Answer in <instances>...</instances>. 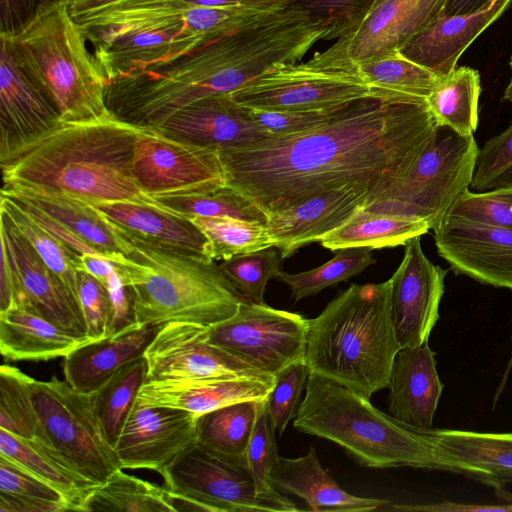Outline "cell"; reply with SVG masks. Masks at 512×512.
Here are the masks:
<instances>
[{"label": "cell", "instance_id": "1", "mask_svg": "<svg viewBox=\"0 0 512 512\" xmlns=\"http://www.w3.org/2000/svg\"><path fill=\"white\" fill-rule=\"evenodd\" d=\"M436 126L426 98L372 88L316 128L219 155L226 185L267 216L347 185L370 189L375 203L405 179Z\"/></svg>", "mask_w": 512, "mask_h": 512}, {"label": "cell", "instance_id": "2", "mask_svg": "<svg viewBox=\"0 0 512 512\" xmlns=\"http://www.w3.org/2000/svg\"><path fill=\"white\" fill-rule=\"evenodd\" d=\"M139 127L113 114L59 121L37 140L0 160L3 185L20 184L66 193L89 204L132 201L163 208L133 175Z\"/></svg>", "mask_w": 512, "mask_h": 512}, {"label": "cell", "instance_id": "3", "mask_svg": "<svg viewBox=\"0 0 512 512\" xmlns=\"http://www.w3.org/2000/svg\"><path fill=\"white\" fill-rule=\"evenodd\" d=\"M391 279L352 284L309 319L304 362L309 373L370 399L388 387L401 348L391 318Z\"/></svg>", "mask_w": 512, "mask_h": 512}, {"label": "cell", "instance_id": "4", "mask_svg": "<svg viewBox=\"0 0 512 512\" xmlns=\"http://www.w3.org/2000/svg\"><path fill=\"white\" fill-rule=\"evenodd\" d=\"M293 426L299 432L336 443L370 468L414 467L471 477L425 433L375 408L370 399L314 373Z\"/></svg>", "mask_w": 512, "mask_h": 512}, {"label": "cell", "instance_id": "5", "mask_svg": "<svg viewBox=\"0 0 512 512\" xmlns=\"http://www.w3.org/2000/svg\"><path fill=\"white\" fill-rule=\"evenodd\" d=\"M4 34L18 66L57 110L60 121L103 117L106 79L67 2L44 0L16 34Z\"/></svg>", "mask_w": 512, "mask_h": 512}, {"label": "cell", "instance_id": "6", "mask_svg": "<svg viewBox=\"0 0 512 512\" xmlns=\"http://www.w3.org/2000/svg\"><path fill=\"white\" fill-rule=\"evenodd\" d=\"M78 25L92 45L106 84L211 39L209 8L176 0H121Z\"/></svg>", "mask_w": 512, "mask_h": 512}, {"label": "cell", "instance_id": "7", "mask_svg": "<svg viewBox=\"0 0 512 512\" xmlns=\"http://www.w3.org/2000/svg\"><path fill=\"white\" fill-rule=\"evenodd\" d=\"M127 235L140 252L122 273L136 322L212 326L236 313L243 298L214 260Z\"/></svg>", "mask_w": 512, "mask_h": 512}, {"label": "cell", "instance_id": "8", "mask_svg": "<svg viewBox=\"0 0 512 512\" xmlns=\"http://www.w3.org/2000/svg\"><path fill=\"white\" fill-rule=\"evenodd\" d=\"M479 148L474 135L436 126L405 179L368 210L425 220L434 230L458 197L469 189Z\"/></svg>", "mask_w": 512, "mask_h": 512}, {"label": "cell", "instance_id": "9", "mask_svg": "<svg viewBox=\"0 0 512 512\" xmlns=\"http://www.w3.org/2000/svg\"><path fill=\"white\" fill-rule=\"evenodd\" d=\"M165 489L177 511L294 512L281 492L261 495L246 464L211 451L197 441L163 471Z\"/></svg>", "mask_w": 512, "mask_h": 512}, {"label": "cell", "instance_id": "10", "mask_svg": "<svg viewBox=\"0 0 512 512\" xmlns=\"http://www.w3.org/2000/svg\"><path fill=\"white\" fill-rule=\"evenodd\" d=\"M31 394L40 430L35 442L99 485L122 469L96 417L90 394L55 376L49 381L33 379Z\"/></svg>", "mask_w": 512, "mask_h": 512}, {"label": "cell", "instance_id": "11", "mask_svg": "<svg viewBox=\"0 0 512 512\" xmlns=\"http://www.w3.org/2000/svg\"><path fill=\"white\" fill-rule=\"evenodd\" d=\"M371 91L357 64L322 51L306 62L274 69L230 96L252 109L315 110L348 103Z\"/></svg>", "mask_w": 512, "mask_h": 512}, {"label": "cell", "instance_id": "12", "mask_svg": "<svg viewBox=\"0 0 512 512\" xmlns=\"http://www.w3.org/2000/svg\"><path fill=\"white\" fill-rule=\"evenodd\" d=\"M309 319L267 304L241 301L230 318L209 327V341L263 372L276 376L304 361Z\"/></svg>", "mask_w": 512, "mask_h": 512}, {"label": "cell", "instance_id": "13", "mask_svg": "<svg viewBox=\"0 0 512 512\" xmlns=\"http://www.w3.org/2000/svg\"><path fill=\"white\" fill-rule=\"evenodd\" d=\"M209 327L192 322L162 324L144 353L147 382L255 379L274 383V376L212 344Z\"/></svg>", "mask_w": 512, "mask_h": 512}, {"label": "cell", "instance_id": "14", "mask_svg": "<svg viewBox=\"0 0 512 512\" xmlns=\"http://www.w3.org/2000/svg\"><path fill=\"white\" fill-rule=\"evenodd\" d=\"M133 175L139 188L152 198L210 191L226 185L218 151L151 128L138 129Z\"/></svg>", "mask_w": 512, "mask_h": 512}, {"label": "cell", "instance_id": "15", "mask_svg": "<svg viewBox=\"0 0 512 512\" xmlns=\"http://www.w3.org/2000/svg\"><path fill=\"white\" fill-rule=\"evenodd\" d=\"M446 273L426 257L421 236L405 244L403 259L390 278L391 318L401 348L428 343L440 317Z\"/></svg>", "mask_w": 512, "mask_h": 512}, {"label": "cell", "instance_id": "16", "mask_svg": "<svg viewBox=\"0 0 512 512\" xmlns=\"http://www.w3.org/2000/svg\"><path fill=\"white\" fill-rule=\"evenodd\" d=\"M0 243L8 251L22 289L21 309L43 317L70 336L90 340L78 300L2 212Z\"/></svg>", "mask_w": 512, "mask_h": 512}, {"label": "cell", "instance_id": "17", "mask_svg": "<svg viewBox=\"0 0 512 512\" xmlns=\"http://www.w3.org/2000/svg\"><path fill=\"white\" fill-rule=\"evenodd\" d=\"M433 232L438 255L456 275L512 290V231L447 215Z\"/></svg>", "mask_w": 512, "mask_h": 512}, {"label": "cell", "instance_id": "18", "mask_svg": "<svg viewBox=\"0 0 512 512\" xmlns=\"http://www.w3.org/2000/svg\"><path fill=\"white\" fill-rule=\"evenodd\" d=\"M198 415L135 403L114 447L122 469L163 471L197 441Z\"/></svg>", "mask_w": 512, "mask_h": 512}, {"label": "cell", "instance_id": "19", "mask_svg": "<svg viewBox=\"0 0 512 512\" xmlns=\"http://www.w3.org/2000/svg\"><path fill=\"white\" fill-rule=\"evenodd\" d=\"M447 0H382L352 33L324 52L359 64L399 51L443 10Z\"/></svg>", "mask_w": 512, "mask_h": 512}, {"label": "cell", "instance_id": "20", "mask_svg": "<svg viewBox=\"0 0 512 512\" xmlns=\"http://www.w3.org/2000/svg\"><path fill=\"white\" fill-rule=\"evenodd\" d=\"M1 195L27 204L68 228L122 269L139 262L130 237L93 205L66 193L20 184L3 185Z\"/></svg>", "mask_w": 512, "mask_h": 512}, {"label": "cell", "instance_id": "21", "mask_svg": "<svg viewBox=\"0 0 512 512\" xmlns=\"http://www.w3.org/2000/svg\"><path fill=\"white\" fill-rule=\"evenodd\" d=\"M59 121L57 110L18 66L7 37L0 34V160Z\"/></svg>", "mask_w": 512, "mask_h": 512}, {"label": "cell", "instance_id": "22", "mask_svg": "<svg viewBox=\"0 0 512 512\" xmlns=\"http://www.w3.org/2000/svg\"><path fill=\"white\" fill-rule=\"evenodd\" d=\"M373 191L347 185L326 191L267 216L266 227L281 258L343 225L356 211L374 201Z\"/></svg>", "mask_w": 512, "mask_h": 512}, {"label": "cell", "instance_id": "23", "mask_svg": "<svg viewBox=\"0 0 512 512\" xmlns=\"http://www.w3.org/2000/svg\"><path fill=\"white\" fill-rule=\"evenodd\" d=\"M157 130L218 152L271 136L251 118L249 108L237 103L230 94L198 100L172 115Z\"/></svg>", "mask_w": 512, "mask_h": 512}, {"label": "cell", "instance_id": "24", "mask_svg": "<svg viewBox=\"0 0 512 512\" xmlns=\"http://www.w3.org/2000/svg\"><path fill=\"white\" fill-rule=\"evenodd\" d=\"M512 0H493L471 13L442 12L399 52L440 77L448 75L469 45L510 6Z\"/></svg>", "mask_w": 512, "mask_h": 512}, {"label": "cell", "instance_id": "25", "mask_svg": "<svg viewBox=\"0 0 512 512\" xmlns=\"http://www.w3.org/2000/svg\"><path fill=\"white\" fill-rule=\"evenodd\" d=\"M443 387L428 343L400 348L388 382L389 413L409 426L432 428Z\"/></svg>", "mask_w": 512, "mask_h": 512}, {"label": "cell", "instance_id": "26", "mask_svg": "<svg viewBox=\"0 0 512 512\" xmlns=\"http://www.w3.org/2000/svg\"><path fill=\"white\" fill-rule=\"evenodd\" d=\"M161 326L135 322L78 345L64 357L65 380L81 393L95 392L121 366L144 356Z\"/></svg>", "mask_w": 512, "mask_h": 512}, {"label": "cell", "instance_id": "27", "mask_svg": "<svg viewBox=\"0 0 512 512\" xmlns=\"http://www.w3.org/2000/svg\"><path fill=\"white\" fill-rule=\"evenodd\" d=\"M271 481L276 490L303 499L309 510L315 512L385 510L391 503L346 492L322 467L313 446L304 456H279L271 473Z\"/></svg>", "mask_w": 512, "mask_h": 512}, {"label": "cell", "instance_id": "28", "mask_svg": "<svg viewBox=\"0 0 512 512\" xmlns=\"http://www.w3.org/2000/svg\"><path fill=\"white\" fill-rule=\"evenodd\" d=\"M91 205L136 239L211 259L208 239L189 218L132 201H106Z\"/></svg>", "mask_w": 512, "mask_h": 512}, {"label": "cell", "instance_id": "29", "mask_svg": "<svg viewBox=\"0 0 512 512\" xmlns=\"http://www.w3.org/2000/svg\"><path fill=\"white\" fill-rule=\"evenodd\" d=\"M273 386L255 379L150 381L142 386L136 404L172 407L200 416L239 402L266 400Z\"/></svg>", "mask_w": 512, "mask_h": 512}, {"label": "cell", "instance_id": "30", "mask_svg": "<svg viewBox=\"0 0 512 512\" xmlns=\"http://www.w3.org/2000/svg\"><path fill=\"white\" fill-rule=\"evenodd\" d=\"M428 437L477 479L498 491L512 482V432L425 429Z\"/></svg>", "mask_w": 512, "mask_h": 512}, {"label": "cell", "instance_id": "31", "mask_svg": "<svg viewBox=\"0 0 512 512\" xmlns=\"http://www.w3.org/2000/svg\"><path fill=\"white\" fill-rule=\"evenodd\" d=\"M84 342L30 311L13 308L0 312V352L7 360L64 358Z\"/></svg>", "mask_w": 512, "mask_h": 512}, {"label": "cell", "instance_id": "32", "mask_svg": "<svg viewBox=\"0 0 512 512\" xmlns=\"http://www.w3.org/2000/svg\"><path fill=\"white\" fill-rule=\"evenodd\" d=\"M0 456L45 481L66 499L71 511H84L86 501L99 486L51 450L33 440L0 429Z\"/></svg>", "mask_w": 512, "mask_h": 512}, {"label": "cell", "instance_id": "33", "mask_svg": "<svg viewBox=\"0 0 512 512\" xmlns=\"http://www.w3.org/2000/svg\"><path fill=\"white\" fill-rule=\"evenodd\" d=\"M429 230L428 223L423 219L375 212L363 207L319 242L332 251L346 247H396Z\"/></svg>", "mask_w": 512, "mask_h": 512}, {"label": "cell", "instance_id": "34", "mask_svg": "<svg viewBox=\"0 0 512 512\" xmlns=\"http://www.w3.org/2000/svg\"><path fill=\"white\" fill-rule=\"evenodd\" d=\"M480 94L479 72L462 66L441 77L426 100L438 126L470 136L478 126Z\"/></svg>", "mask_w": 512, "mask_h": 512}, {"label": "cell", "instance_id": "35", "mask_svg": "<svg viewBox=\"0 0 512 512\" xmlns=\"http://www.w3.org/2000/svg\"><path fill=\"white\" fill-rule=\"evenodd\" d=\"M144 356L121 366L90 394L91 403L108 442L115 447L142 386L147 382Z\"/></svg>", "mask_w": 512, "mask_h": 512}, {"label": "cell", "instance_id": "36", "mask_svg": "<svg viewBox=\"0 0 512 512\" xmlns=\"http://www.w3.org/2000/svg\"><path fill=\"white\" fill-rule=\"evenodd\" d=\"M257 402H239L200 415L197 442L247 465L246 450L254 428Z\"/></svg>", "mask_w": 512, "mask_h": 512}, {"label": "cell", "instance_id": "37", "mask_svg": "<svg viewBox=\"0 0 512 512\" xmlns=\"http://www.w3.org/2000/svg\"><path fill=\"white\" fill-rule=\"evenodd\" d=\"M118 469L86 501L84 511L177 512L173 496L153 482Z\"/></svg>", "mask_w": 512, "mask_h": 512}, {"label": "cell", "instance_id": "38", "mask_svg": "<svg viewBox=\"0 0 512 512\" xmlns=\"http://www.w3.org/2000/svg\"><path fill=\"white\" fill-rule=\"evenodd\" d=\"M0 212L12 221L46 265L57 274L78 300L77 274L81 254L70 249L50 233L24 206L3 195L0 196Z\"/></svg>", "mask_w": 512, "mask_h": 512}, {"label": "cell", "instance_id": "39", "mask_svg": "<svg viewBox=\"0 0 512 512\" xmlns=\"http://www.w3.org/2000/svg\"><path fill=\"white\" fill-rule=\"evenodd\" d=\"M64 511L71 510L59 491L0 456V512Z\"/></svg>", "mask_w": 512, "mask_h": 512}, {"label": "cell", "instance_id": "40", "mask_svg": "<svg viewBox=\"0 0 512 512\" xmlns=\"http://www.w3.org/2000/svg\"><path fill=\"white\" fill-rule=\"evenodd\" d=\"M157 204L178 215L190 218L227 217L266 224L267 215L234 188H220L179 195L154 197Z\"/></svg>", "mask_w": 512, "mask_h": 512}, {"label": "cell", "instance_id": "41", "mask_svg": "<svg viewBox=\"0 0 512 512\" xmlns=\"http://www.w3.org/2000/svg\"><path fill=\"white\" fill-rule=\"evenodd\" d=\"M372 250L371 247L340 248L331 260L317 268L295 274L281 270L275 279L289 287L297 302L363 272L376 262Z\"/></svg>", "mask_w": 512, "mask_h": 512}, {"label": "cell", "instance_id": "42", "mask_svg": "<svg viewBox=\"0 0 512 512\" xmlns=\"http://www.w3.org/2000/svg\"><path fill=\"white\" fill-rule=\"evenodd\" d=\"M371 88L427 98L440 76L399 51L357 64Z\"/></svg>", "mask_w": 512, "mask_h": 512}, {"label": "cell", "instance_id": "43", "mask_svg": "<svg viewBox=\"0 0 512 512\" xmlns=\"http://www.w3.org/2000/svg\"><path fill=\"white\" fill-rule=\"evenodd\" d=\"M209 241L210 258L226 260L273 247L265 224L227 217H190Z\"/></svg>", "mask_w": 512, "mask_h": 512}, {"label": "cell", "instance_id": "44", "mask_svg": "<svg viewBox=\"0 0 512 512\" xmlns=\"http://www.w3.org/2000/svg\"><path fill=\"white\" fill-rule=\"evenodd\" d=\"M33 378L20 369L0 367V429L18 437L38 441L39 422L31 394Z\"/></svg>", "mask_w": 512, "mask_h": 512}, {"label": "cell", "instance_id": "45", "mask_svg": "<svg viewBox=\"0 0 512 512\" xmlns=\"http://www.w3.org/2000/svg\"><path fill=\"white\" fill-rule=\"evenodd\" d=\"M280 258L276 250L269 247L222 260L218 266L243 300L266 304L265 288L281 271Z\"/></svg>", "mask_w": 512, "mask_h": 512}, {"label": "cell", "instance_id": "46", "mask_svg": "<svg viewBox=\"0 0 512 512\" xmlns=\"http://www.w3.org/2000/svg\"><path fill=\"white\" fill-rule=\"evenodd\" d=\"M275 433L267 413L266 400L258 401L254 428L246 450V462L256 490L261 495L279 492L271 481L272 470L279 458Z\"/></svg>", "mask_w": 512, "mask_h": 512}, {"label": "cell", "instance_id": "47", "mask_svg": "<svg viewBox=\"0 0 512 512\" xmlns=\"http://www.w3.org/2000/svg\"><path fill=\"white\" fill-rule=\"evenodd\" d=\"M512 188V123L479 149L469 189L486 192Z\"/></svg>", "mask_w": 512, "mask_h": 512}, {"label": "cell", "instance_id": "48", "mask_svg": "<svg viewBox=\"0 0 512 512\" xmlns=\"http://www.w3.org/2000/svg\"><path fill=\"white\" fill-rule=\"evenodd\" d=\"M378 0H294L291 7L304 11L328 29L325 40H337L352 33Z\"/></svg>", "mask_w": 512, "mask_h": 512}, {"label": "cell", "instance_id": "49", "mask_svg": "<svg viewBox=\"0 0 512 512\" xmlns=\"http://www.w3.org/2000/svg\"><path fill=\"white\" fill-rule=\"evenodd\" d=\"M447 215L512 231V188L486 192L466 189Z\"/></svg>", "mask_w": 512, "mask_h": 512}, {"label": "cell", "instance_id": "50", "mask_svg": "<svg viewBox=\"0 0 512 512\" xmlns=\"http://www.w3.org/2000/svg\"><path fill=\"white\" fill-rule=\"evenodd\" d=\"M308 375L309 370L305 362L298 361L275 376L274 386L266 399V408L269 419L279 436L296 415Z\"/></svg>", "mask_w": 512, "mask_h": 512}, {"label": "cell", "instance_id": "51", "mask_svg": "<svg viewBox=\"0 0 512 512\" xmlns=\"http://www.w3.org/2000/svg\"><path fill=\"white\" fill-rule=\"evenodd\" d=\"M77 296L90 340L112 333L113 304L106 287L95 277L78 270Z\"/></svg>", "mask_w": 512, "mask_h": 512}, {"label": "cell", "instance_id": "52", "mask_svg": "<svg viewBox=\"0 0 512 512\" xmlns=\"http://www.w3.org/2000/svg\"><path fill=\"white\" fill-rule=\"evenodd\" d=\"M346 104L315 110L281 111L249 108V113L251 118L271 136H284L322 125L333 118Z\"/></svg>", "mask_w": 512, "mask_h": 512}, {"label": "cell", "instance_id": "53", "mask_svg": "<svg viewBox=\"0 0 512 512\" xmlns=\"http://www.w3.org/2000/svg\"><path fill=\"white\" fill-rule=\"evenodd\" d=\"M44 0H0V33L16 34L34 16Z\"/></svg>", "mask_w": 512, "mask_h": 512}, {"label": "cell", "instance_id": "54", "mask_svg": "<svg viewBox=\"0 0 512 512\" xmlns=\"http://www.w3.org/2000/svg\"><path fill=\"white\" fill-rule=\"evenodd\" d=\"M22 290L7 249L1 244L0 259V312L21 308Z\"/></svg>", "mask_w": 512, "mask_h": 512}, {"label": "cell", "instance_id": "55", "mask_svg": "<svg viewBox=\"0 0 512 512\" xmlns=\"http://www.w3.org/2000/svg\"><path fill=\"white\" fill-rule=\"evenodd\" d=\"M386 510L391 511H426V512H512V504L506 505H486V504H461L451 501H445L437 504H392L390 503Z\"/></svg>", "mask_w": 512, "mask_h": 512}, {"label": "cell", "instance_id": "56", "mask_svg": "<svg viewBox=\"0 0 512 512\" xmlns=\"http://www.w3.org/2000/svg\"><path fill=\"white\" fill-rule=\"evenodd\" d=\"M195 7L244 8L274 11L290 7L294 0H176Z\"/></svg>", "mask_w": 512, "mask_h": 512}, {"label": "cell", "instance_id": "57", "mask_svg": "<svg viewBox=\"0 0 512 512\" xmlns=\"http://www.w3.org/2000/svg\"><path fill=\"white\" fill-rule=\"evenodd\" d=\"M78 270L90 274L104 284L110 275L119 270V267L108 258L85 253L79 256Z\"/></svg>", "mask_w": 512, "mask_h": 512}, {"label": "cell", "instance_id": "58", "mask_svg": "<svg viewBox=\"0 0 512 512\" xmlns=\"http://www.w3.org/2000/svg\"><path fill=\"white\" fill-rule=\"evenodd\" d=\"M119 1L121 0H69L67 5L71 17L79 24Z\"/></svg>", "mask_w": 512, "mask_h": 512}, {"label": "cell", "instance_id": "59", "mask_svg": "<svg viewBox=\"0 0 512 512\" xmlns=\"http://www.w3.org/2000/svg\"><path fill=\"white\" fill-rule=\"evenodd\" d=\"M493 0H447L442 13L445 15H459L475 12Z\"/></svg>", "mask_w": 512, "mask_h": 512}, {"label": "cell", "instance_id": "60", "mask_svg": "<svg viewBox=\"0 0 512 512\" xmlns=\"http://www.w3.org/2000/svg\"><path fill=\"white\" fill-rule=\"evenodd\" d=\"M510 340H511L510 357H509V360L507 362L506 368H505V370L503 372L500 384H499V386H498V388L496 390L495 397H494V405L497 402V400L499 399L500 395L502 394V392H503V390H504V388L506 386V382H507V379L509 377V374H510V372L512 370V335H511Z\"/></svg>", "mask_w": 512, "mask_h": 512}, {"label": "cell", "instance_id": "61", "mask_svg": "<svg viewBox=\"0 0 512 512\" xmlns=\"http://www.w3.org/2000/svg\"><path fill=\"white\" fill-rule=\"evenodd\" d=\"M509 65H510V68H511V71H512V56L510 58V61H509ZM503 98L505 100H508V101H512V75H511V78H510V81L504 91V96Z\"/></svg>", "mask_w": 512, "mask_h": 512}, {"label": "cell", "instance_id": "62", "mask_svg": "<svg viewBox=\"0 0 512 512\" xmlns=\"http://www.w3.org/2000/svg\"><path fill=\"white\" fill-rule=\"evenodd\" d=\"M380 1H382V0H378V3H379ZM378 3H377V4H378ZM377 4H376V5H377Z\"/></svg>", "mask_w": 512, "mask_h": 512}, {"label": "cell", "instance_id": "63", "mask_svg": "<svg viewBox=\"0 0 512 512\" xmlns=\"http://www.w3.org/2000/svg\"><path fill=\"white\" fill-rule=\"evenodd\" d=\"M62 1H65V2H67V1H69V0H62Z\"/></svg>", "mask_w": 512, "mask_h": 512}]
</instances>
